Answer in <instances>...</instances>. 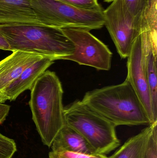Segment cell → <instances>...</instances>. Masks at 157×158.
I'll return each instance as SVG.
<instances>
[{"label": "cell", "instance_id": "obj_1", "mask_svg": "<svg viewBox=\"0 0 157 158\" xmlns=\"http://www.w3.org/2000/svg\"><path fill=\"white\" fill-rule=\"evenodd\" d=\"M81 101L116 126L150 124L143 104L126 80L120 84L88 91Z\"/></svg>", "mask_w": 157, "mask_h": 158}, {"label": "cell", "instance_id": "obj_2", "mask_svg": "<svg viewBox=\"0 0 157 158\" xmlns=\"http://www.w3.org/2000/svg\"><path fill=\"white\" fill-rule=\"evenodd\" d=\"M29 107L43 144L51 147L65 125L61 83L55 73L46 71L31 88Z\"/></svg>", "mask_w": 157, "mask_h": 158}, {"label": "cell", "instance_id": "obj_3", "mask_svg": "<svg viewBox=\"0 0 157 158\" xmlns=\"http://www.w3.org/2000/svg\"><path fill=\"white\" fill-rule=\"evenodd\" d=\"M0 32L10 51L42 56L54 61L73 53V45L61 29L42 24H2Z\"/></svg>", "mask_w": 157, "mask_h": 158}, {"label": "cell", "instance_id": "obj_4", "mask_svg": "<svg viewBox=\"0 0 157 158\" xmlns=\"http://www.w3.org/2000/svg\"><path fill=\"white\" fill-rule=\"evenodd\" d=\"M64 116L65 124L81 135L96 154L108 155L120 146L116 126L81 100L64 108Z\"/></svg>", "mask_w": 157, "mask_h": 158}, {"label": "cell", "instance_id": "obj_5", "mask_svg": "<svg viewBox=\"0 0 157 158\" xmlns=\"http://www.w3.org/2000/svg\"><path fill=\"white\" fill-rule=\"evenodd\" d=\"M41 24L58 28H75L91 31L104 26V10L82 9L58 0H30Z\"/></svg>", "mask_w": 157, "mask_h": 158}, {"label": "cell", "instance_id": "obj_6", "mask_svg": "<svg viewBox=\"0 0 157 158\" xmlns=\"http://www.w3.org/2000/svg\"><path fill=\"white\" fill-rule=\"evenodd\" d=\"M73 45V53L63 60L76 62L98 70H110L112 53L108 46L92 35L90 31L81 28L61 29Z\"/></svg>", "mask_w": 157, "mask_h": 158}, {"label": "cell", "instance_id": "obj_7", "mask_svg": "<svg viewBox=\"0 0 157 158\" xmlns=\"http://www.w3.org/2000/svg\"><path fill=\"white\" fill-rule=\"evenodd\" d=\"M104 26L123 59L128 58L133 45L142 32L140 22L128 12L122 0H113L104 10Z\"/></svg>", "mask_w": 157, "mask_h": 158}, {"label": "cell", "instance_id": "obj_8", "mask_svg": "<svg viewBox=\"0 0 157 158\" xmlns=\"http://www.w3.org/2000/svg\"><path fill=\"white\" fill-rule=\"evenodd\" d=\"M126 78L132 85L144 107L150 122V124L157 122L153 111L150 89L147 81L144 55L141 34L133 45L127 63Z\"/></svg>", "mask_w": 157, "mask_h": 158}, {"label": "cell", "instance_id": "obj_9", "mask_svg": "<svg viewBox=\"0 0 157 158\" xmlns=\"http://www.w3.org/2000/svg\"><path fill=\"white\" fill-rule=\"evenodd\" d=\"M43 57L39 55L17 51L1 60L0 92H3L25 69Z\"/></svg>", "mask_w": 157, "mask_h": 158}, {"label": "cell", "instance_id": "obj_10", "mask_svg": "<svg viewBox=\"0 0 157 158\" xmlns=\"http://www.w3.org/2000/svg\"><path fill=\"white\" fill-rule=\"evenodd\" d=\"M157 30H146L141 33L145 66L150 89L153 111L157 118Z\"/></svg>", "mask_w": 157, "mask_h": 158}, {"label": "cell", "instance_id": "obj_11", "mask_svg": "<svg viewBox=\"0 0 157 158\" xmlns=\"http://www.w3.org/2000/svg\"><path fill=\"white\" fill-rule=\"evenodd\" d=\"M54 60L44 57L26 69L3 91L8 100L14 101L26 90H31L37 80L53 64Z\"/></svg>", "mask_w": 157, "mask_h": 158}, {"label": "cell", "instance_id": "obj_12", "mask_svg": "<svg viewBox=\"0 0 157 158\" xmlns=\"http://www.w3.org/2000/svg\"><path fill=\"white\" fill-rule=\"evenodd\" d=\"M41 24L30 0H0V25Z\"/></svg>", "mask_w": 157, "mask_h": 158}, {"label": "cell", "instance_id": "obj_13", "mask_svg": "<svg viewBox=\"0 0 157 158\" xmlns=\"http://www.w3.org/2000/svg\"><path fill=\"white\" fill-rule=\"evenodd\" d=\"M52 151H66L80 154H96L84 137L66 124L61 129L52 144Z\"/></svg>", "mask_w": 157, "mask_h": 158}, {"label": "cell", "instance_id": "obj_14", "mask_svg": "<svg viewBox=\"0 0 157 158\" xmlns=\"http://www.w3.org/2000/svg\"><path fill=\"white\" fill-rule=\"evenodd\" d=\"M157 123L148 125L139 134L128 139L108 158H143L149 136Z\"/></svg>", "mask_w": 157, "mask_h": 158}, {"label": "cell", "instance_id": "obj_15", "mask_svg": "<svg viewBox=\"0 0 157 158\" xmlns=\"http://www.w3.org/2000/svg\"><path fill=\"white\" fill-rule=\"evenodd\" d=\"M157 0H144L141 14L142 32L146 30H157Z\"/></svg>", "mask_w": 157, "mask_h": 158}, {"label": "cell", "instance_id": "obj_16", "mask_svg": "<svg viewBox=\"0 0 157 158\" xmlns=\"http://www.w3.org/2000/svg\"><path fill=\"white\" fill-rule=\"evenodd\" d=\"M16 151L14 141L0 133V158H12Z\"/></svg>", "mask_w": 157, "mask_h": 158}, {"label": "cell", "instance_id": "obj_17", "mask_svg": "<svg viewBox=\"0 0 157 158\" xmlns=\"http://www.w3.org/2000/svg\"><path fill=\"white\" fill-rule=\"evenodd\" d=\"M49 158H108L104 155L101 154H86L74 153L66 151H51L49 155Z\"/></svg>", "mask_w": 157, "mask_h": 158}, {"label": "cell", "instance_id": "obj_18", "mask_svg": "<svg viewBox=\"0 0 157 158\" xmlns=\"http://www.w3.org/2000/svg\"><path fill=\"white\" fill-rule=\"evenodd\" d=\"M72 6L93 10H103V8L99 4L98 0H58Z\"/></svg>", "mask_w": 157, "mask_h": 158}, {"label": "cell", "instance_id": "obj_19", "mask_svg": "<svg viewBox=\"0 0 157 158\" xmlns=\"http://www.w3.org/2000/svg\"><path fill=\"white\" fill-rule=\"evenodd\" d=\"M124 6L131 15L138 22H140L141 14L144 0H122Z\"/></svg>", "mask_w": 157, "mask_h": 158}, {"label": "cell", "instance_id": "obj_20", "mask_svg": "<svg viewBox=\"0 0 157 158\" xmlns=\"http://www.w3.org/2000/svg\"><path fill=\"white\" fill-rule=\"evenodd\" d=\"M143 158H157V123L149 136Z\"/></svg>", "mask_w": 157, "mask_h": 158}, {"label": "cell", "instance_id": "obj_21", "mask_svg": "<svg viewBox=\"0 0 157 158\" xmlns=\"http://www.w3.org/2000/svg\"><path fill=\"white\" fill-rule=\"evenodd\" d=\"M10 106L4 103H0V124L2 123L6 118L10 110Z\"/></svg>", "mask_w": 157, "mask_h": 158}, {"label": "cell", "instance_id": "obj_22", "mask_svg": "<svg viewBox=\"0 0 157 158\" xmlns=\"http://www.w3.org/2000/svg\"><path fill=\"white\" fill-rule=\"evenodd\" d=\"M0 50L10 51V46L7 40L0 32Z\"/></svg>", "mask_w": 157, "mask_h": 158}, {"label": "cell", "instance_id": "obj_23", "mask_svg": "<svg viewBox=\"0 0 157 158\" xmlns=\"http://www.w3.org/2000/svg\"><path fill=\"white\" fill-rule=\"evenodd\" d=\"M7 100L8 98L3 92H0V103H4Z\"/></svg>", "mask_w": 157, "mask_h": 158}, {"label": "cell", "instance_id": "obj_24", "mask_svg": "<svg viewBox=\"0 0 157 158\" xmlns=\"http://www.w3.org/2000/svg\"><path fill=\"white\" fill-rule=\"evenodd\" d=\"M104 1L107 2H112L113 0H104Z\"/></svg>", "mask_w": 157, "mask_h": 158}]
</instances>
